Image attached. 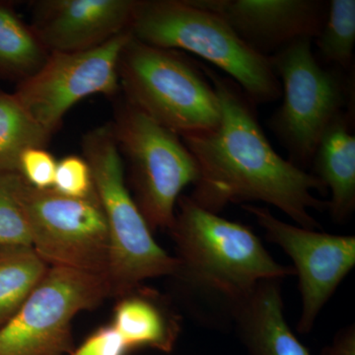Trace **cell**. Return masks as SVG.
Segmentation results:
<instances>
[{
    "mask_svg": "<svg viewBox=\"0 0 355 355\" xmlns=\"http://www.w3.org/2000/svg\"><path fill=\"white\" fill-rule=\"evenodd\" d=\"M50 137L14 93L0 89V173L18 174L21 154L46 146Z\"/></svg>",
    "mask_w": 355,
    "mask_h": 355,
    "instance_id": "obj_19",
    "label": "cell"
},
{
    "mask_svg": "<svg viewBox=\"0 0 355 355\" xmlns=\"http://www.w3.org/2000/svg\"><path fill=\"white\" fill-rule=\"evenodd\" d=\"M14 189L29 224L32 248L46 265L106 279L108 226L96 191L87 198L67 197L53 189L38 190L19 174L14 175Z\"/></svg>",
    "mask_w": 355,
    "mask_h": 355,
    "instance_id": "obj_8",
    "label": "cell"
},
{
    "mask_svg": "<svg viewBox=\"0 0 355 355\" xmlns=\"http://www.w3.org/2000/svg\"><path fill=\"white\" fill-rule=\"evenodd\" d=\"M169 229L177 268L169 277L184 308L203 326L232 327L237 308L263 280H284L293 268L277 263L251 228L178 200Z\"/></svg>",
    "mask_w": 355,
    "mask_h": 355,
    "instance_id": "obj_2",
    "label": "cell"
},
{
    "mask_svg": "<svg viewBox=\"0 0 355 355\" xmlns=\"http://www.w3.org/2000/svg\"><path fill=\"white\" fill-rule=\"evenodd\" d=\"M119 78L128 103L180 137L207 132L220 121L218 95L202 64L178 51L132 36L121 51Z\"/></svg>",
    "mask_w": 355,
    "mask_h": 355,
    "instance_id": "obj_5",
    "label": "cell"
},
{
    "mask_svg": "<svg viewBox=\"0 0 355 355\" xmlns=\"http://www.w3.org/2000/svg\"><path fill=\"white\" fill-rule=\"evenodd\" d=\"M211 11L253 50L270 58L300 39H316L328 4L319 0H191Z\"/></svg>",
    "mask_w": 355,
    "mask_h": 355,
    "instance_id": "obj_12",
    "label": "cell"
},
{
    "mask_svg": "<svg viewBox=\"0 0 355 355\" xmlns=\"http://www.w3.org/2000/svg\"><path fill=\"white\" fill-rule=\"evenodd\" d=\"M112 326L128 350L149 347L170 354L181 333L182 318L170 298L140 286L119 298Z\"/></svg>",
    "mask_w": 355,
    "mask_h": 355,
    "instance_id": "obj_15",
    "label": "cell"
},
{
    "mask_svg": "<svg viewBox=\"0 0 355 355\" xmlns=\"http://www.w3.org/2000/svg\"><path fill=\"white\" fill-rule=\"evenodd\" d=\"M83 149L108 226L110 296L119 299L147 279L171 277L178 261L154 239L128 190L112 125L90 130L83 137Z\"/></svg>",
    "mask_w": 355,
    "mask_h": 355,
    "instance_id": "obj_4",
    "label": "cell"
},
{
    "mask_svg": "<svg viewBox=\"0 0 355 355\" xmlns=\"http://www.w3.org/2000/svg\"><path fill=\"white\" fill-rule=\"evenodd\" d=\"M53 189L70 198H87L93 195L94 181L86 159L69 155L58 161Z\"/></svg>",
    "mask_w": 355,
    "mask_h": 355,
    "instance_id": "obj_22",
    "label": "cell"
},
{
    "mask_svg": "<svg viewBox=\"0 0 355 355\" xmlns=\"http://www.w3.org/2000/svg\"><path fill=\"white\" fill-rule=\"evenodd\" d=\"M320 355H355V324L340 329Z\"/></svg>",
    "mask_w": 355,
    "mask_h": 355,
    "instance_id": "obj_25",
    "label": "cell"
},
{
    "mask_svg": "<svg viewBox=\"0 0 355 355\" xmlns=\"http://www.w3.org/2000/svg\"><path fill=\"white\" fill-rule=\"evenodd\" d=\"M108 297L104 277L50 266L20 310L0 329V355L71 354L74 318Z\"/></svg>",
    "mask_w": 355,
    "mask_h": 355,
    "instance_id": "obj_9",
    "label": "cell"
},
{
    "mask_svg": "<svg viewBox=\"0 0 355 355\" xmlns=\"http://www.w3.org/2000/svg\"><path fill=\"white\" fill-rule=\"evenodd\" d=\"M312 40L300 39L270 55L282 78V106L268 120V127L289 154V161L302 169L312 163L327 128L345 111L352 112L354 78L342 70L324 69L312 51Z\"/></svg>",
    "mask_w": 355,
    "mask_h": 355,
    "instance_id": "obj_6",
    "label": "cell"
},
{
    "mask_svg": "<svg viewBox=\"0 0 355 355\" xmlns=\"http://www.w3.org/2000/svg\"><path fill=\"white\" fill-rule=\"evenodd\" d=\"M202 67L218 95L221 119L212 130L181 137L198 167L189 197L216 214L232 203H268L296 225L316 230L319 223L310 210L322 211L328 203L313 191L324 193V184L273 149L258 120L256 105L237 83Z\"/></svg>",
    "mask_w": 355,
    "mask_h": 355,
    "instance_id": "obj_1",
    "label": "cell"
},
{
    "mask_svg": "<svg viewBox=\"0 0 355 355\" xmlns=\"http://www.w3.org/2000/svg\"><path fill=\"white\" fill-rule=\"evenodd\" d=\"M49 55L31 26L23 22L10 4L0 2V77L20 83L36 73Z\"/></svg>",
    "mask_w": 355,
    "mask_h": 355,
    "instance_id": "obj_17",
    "label": "cell"
},
{
    "mask_svg": "<svg viewBox=\"0 0 355 355\" xmlns=\"http://www.w3.org/2000/svg\"><path fill=\"white\" fill-rule=\"evenodd\" d=\"M130 169L132 198L151 231L169 230L178 200L198 178L197 161L179 135L125 101L112 125Z\"/></svg>",
    "mask_w": 355,
    "mask_h": 355,
    "instance_id": "obj_7",
    "label": "cell"
},
{
    "mask_svg": "<svg viewBox=\"0 0 355 355\" xmlns=\"http://www.w3.org/2000/svg\"><path fill=\"white\" fill-rule=\"evenodd\" d=\"M282 282H260L236 310L232 327L249 355H311L284 317Z\"/></svg>",
    "mask_w": 355,
    "mask_h": 355,
    "instance_id": "obj_14",
    "label": "cell"
},
{
    "mask_svg": "<svg viewBox=\"0 0 355 355\" xmlns=\"http://www.w3.org/2000/svg\"><path fill=\"white\" fill-rule=\"evenodd\" d=\"M58 161L44 147H32L21 154L18 174L38 190L53 189Z\"/></svg>",
    "mask_w": 355,
    "mask_h": 355,
    "instance_id": "obj_23",
    "label": "cell"
},
{
    "mask_svg": "<svg viewBox=\"0 0 355 355\" xmlns=\"http://www.w3.org/2000/svg\"><path fill=\"white\" fill-rule=\"evenodd\" d=\"M130 32L142 43L190 51L216 65L254 105L282 96L270 58L253 50L220 16L191 0H137Z\"/></svg>",
    "mask_w": 355,
    "mask_h": 355,
    "instance_id": "obj_3",
    "label": "cell"
},
{
    "mask_svg": "<svg viewBox=\"0 0 355 355\" xmlns=\"http://www.w3.org/2000/svg\"><path fill=\"white\" fill-rule=\"evenodd\" d=\"M16 173H0V251L32 247L31 232L15 189Z\"/></svg>",
    "mask_w": 355,
    "mask_h": 355,
    "instance_id": "obj_21",
    "label": "cell"
},
{
    "mask_svg": "<svg viewBox=\"0 0 355 355\" xmlns=\"http://www.w3.org/2000/svg\"><path fill=\"white\" fill-rule=\"evenodd\" d=\"M127 352L121 336L109 324L95 331L69 355H123Z\"/></svg>",
    "mask_w": 355,
    "mask_h": 355,
    "instance_id": "obj_24",
    "label": "cell"
},
{
    "mask_svg": "<svg viewBox=\"0 0 355 355\" xmlns=\"http://www.w3.org/2000/svg\"><path fill=\"white\" fill-rule=\"evenodd\" d=\"M316 44L324 64L338 70L352 69L355 44L354 0H331Z\"/></svg>",
    "mask_w": 355,
    "mask_h": 355,
    "instance_id": "obj_20",
    "label": "cell"
},
{
    "mask_svg": "<svg viewBox=\"0 0 355 355\" xmlns=\"http://www.w3.org/2000/svg\"><path fill=\"white\" fill-rule=\"evenodd\" d=\"M49 268L32 247L0 251V329L20 310Z\"/></svg>",
    "mask_w": 355,
    "mask_h": 355,
    "instance_id": "obj_18",
    "label": "cell"
},
{
    "mask_svg": "<svg viewBox=\"0 0 355 355\" xmlns=\"http://www.w3.org/2000/svg\"><path fill=\"white\" fill-rule=\"evenodd\" d=\"M130 38V32L125 31L91 50L50 53L36 73L18 83L14 95L51 135L77 103L118 91L119 62Z\"/></svg>",
    "mask_w": 355,
    "mask_h": 355,
    "instance_id": "obj_10",
    "label": "cell"
},
{
    "mask_svg": "<svg viewBox=\"0 0 355 355\" xmlns=\"http://www.w3.org/2000/svg\"><path fill=\"white\" fill-rule=\"evenodd\" d=\"M242 207L256 218L266 238L293 261L301 295L297 331L309 334L324 306L355 266V236L292 225L273 216L268 207L251 203Z\"/></svg>",
    "mask_w": 355,
    "mask_h": 355,
    "instance_id": "obj_11",
    "label": "cell"
},
{
    "mask_svg": "<svg viewBox=\"0 0 355 355\" xmlns=\"http://www.w3.org/2000/svg\"><path fill=\"white\" fill-rule=\"evenodd\" d=\"M137 0H44L31 26L50 53H76L130 31Z\"/></svg>",
    "mask_w": 355,
    "mask_h": 355,
    "instance_id": "obj_13",
    "label": "cell"
},
{
    "mask_svg": "<svg viewBox=\"0 0 355 355\" xmlns=\"http://www.w3.org/2000/svg\"><path fill=\"white\" fill-rule=\"evenodd\" d=\"M352 112L338 114L327 128L313 157V175L330 191L327 209L336 223H345L355 210V137Z\"/></svg>",
    "mask_w": 355,
    "mask_h": 355,
    "instance_id": "obj_16",
    "label": "cell"
}]
</instances>
